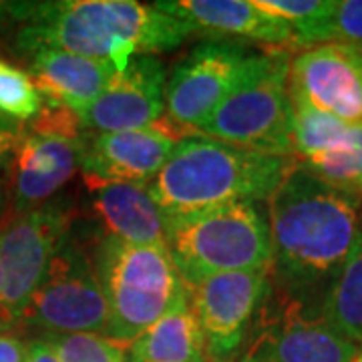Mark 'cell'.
<instances>
[{
  "mask_svg": "<svg viewBox=\"0 0 362 362\" xmlns=\"http://www.w3.org/2000/svg\"><path fill=\"white\" fill-rule=\"evenodd\" d=\"M272 282L284 296L316 292L334 282L362 233V199L316 180L304 168L290 171L268 199Z\"/></svg>",
  "mask_w": 362,
  "mask_h": 362,
  "instance_id": "cell-1",
  "label": "cell"
},
{
  "mask_svg": "<svg viewBox=\"0 0 362 362\" xmlns=\"http://www.w3.org/2000/svg\"><path fill=\"white\" fill-rule=\"evenodd\" d=\"M18 49H57L125 71L135 54L177 49L192 28L156 4L135 0L16 2Z\"/></svg>",
  "mask_w": 362,
  "mask_h": 362,
  "instance_id": "cell-2",
  "label": "cell"
},
{
  "mask_svg": "<svg viewBox=\"0 0 362 362\" xmlns=\"http://www.w3.org/2000/svg\"><path fill=\"white\" fill-rule=\"evenodd\" d=\"M298 165L296 157L259 153L204 135L175 143L149 192L165 226L233 202H262Z\"/></svg>",
  "mask_w": 362,
  "mask_h": 362,
  "instance_id": "cell-3",
  "label": "cell"
},
{
  "mask_svg": "<svg viewBox=\"0 0 362 362\" xmlns=\"http://www.w3.org/2000/svg\"><path fill=\"white\" fill-rule=\"evenodd\" d=\"M93 266L107 304L105 337L123 349L187 292L168 246H135L105 235L97 244Z\"/></svg>",
  "mask_w": 362,
  "mask_h": 362,
  "instance_id": "cell-4",
  "label": "cell"
},
{
  "mask_svg": "<svg viewBox=\"0 0 362 362\" xmlns=\"http://www.w3.org/2000/svg\"><path fill=\"white\" fill-rule=\"evenodd\" d=\"M168 250L183 284L216 274L272 268V238L254 202L211 207L165 226Z\"/></svg>",
  "mask_w": 362,
  "mask_h": 362,
  "instance_id": "cell-5",
  "label": "cell"
},
{
  "mask_svg": "<svg viewBox=\"0 0 362 362\" xmlns=\"http://www.w3.org/2000/svg\"><path fill=\"white\" fill-rule=\"evenodd\" d=\"M290 52H252L246 75L197 135L259 153L294 157V111L288 93Z\"/></svg>",
  "mask_w": 362,
  "mask_h": 362,
  "instance_id": "cell-6",
  "label": "cell"
},
{
  "mask_svg": "<svg viewBox=\"0 0 362 362\" xmlns=\"http://www.w3.org/2000/svg\"><path fill=\"white\" fill-rule=\"evenodd\" d=\"M21 322L39 328L42 334L105 332L107 304L97 272L71 235L52 258Z\"/></svg>",
  "mask_w": 362,
  "mask_h": 362,
  "instance_id": "cell-7",
  "label": "cell"
},
{
  "mask_svg": "<svg viewBox=\"0 0 362 362\" xmlns=\"http://www.w3.org/2000/svg\"><path fill=\"white\" fill-rule=\"evenodd\" d=\"M69 233L71 211L51 202L0 223L2 304L16 324Z\"/></svg>",
  "mask_w": 362,
  "mask_h": 362,
  "instance_id": "cell-8",
  "label": "cell"
},
{
  "mask_svg": "<svg viewBox=\"0 0 362 362\" xmlns=\"http://www.w3.org/2000/svg\"><path fill=\"white\" fill-rule=\"evenodd\" d=\"M252 52L238 42H199L165 83V111L177 139L194 137L246 75Z\"/></svg>",
  "mask_w": 362,
  "mask_h": 362,
  "instance_id": "cell-9",
  "label": "cell"
},
{
  "mask_svg": "<svg viewBox=\"0 0 362 362\" xmlns=\"http://www.w3.org/2000/svg\"><path fill=\"white\" fill-rule=\"evenodd\" d=\"M270 270L226 272L187 288L209 361L228 362L244 344L250 324L270 296Z\"/></svg>",
  "mask_w": 362,
  "mask_h": 362,
  "instance_id": "cell-10",
  "label": "cell"
},
{
  "mask_svg": "<svg viewBox=\"0 0 362 362\" xmlns=\"http://www.w3.org/2000/svg\"><path fill=\"white\" fill-rule=\"evenodd\" d=\"M290 101L362 125V45H318L296 52L288 73Z\"/></svg>",
  "mask_w": 362,
  "mask_h": 362,
  "instance_id": "cell-11",
  "label": "cell"
},
{
  "mask_svg": "<svg viewBox=\"0 0 362 362\" xmlns=\"http://www.w3.org/2000/svg\"><path fill=\"white\" fill-rule=\"evenodd\" d=\"M259 318L242 362H354L358 346L320 316L304 314L302 302L284 296Z\"/></svg>",
  "mask_w": 362,
  "mask_h": 362,
  "instance_id": "cell-12",
  "label": "cell"
},
{
  "mask_svg": "<svg viewBox=\"0 0 362 362\" xmlns=\"http://www.w3.org/2000/svg\"><path fill=\"white\" fill-rule=\"evenodd\" d=\"M165 83L168 71L157 57H133L101 97L78 113L83 129L119 133L156 125L165 111Z\"/></svg>",
  "mask_w": 362,
  "mask_h": 362,
  "instance_id": "cell-13",
  "label": "cell"
},
{
  "mask_svg": "<svg viewBox=\"0 0 362 362\" xmlns=\"http://www.w3.org/2000/svg\"><path fill=\"white\" fill-rule=\"evenodd\" d=\"M177 139L159 123L145 129L99 133L85 141L81 171L87 187L149 183L165 165Z\"/></svg>",
  "mask_w": 362,
  "mask_h": 362,
  "instance_id": "cell-14",
  "label": "cell"
},
{
  "mask_svg": "<svg viewBox=\"0 0 362 362\" xmlns=\"http://www.w3.org/2000/svg\"><path fill=\"white\" fill-rule=\"evenodd\" d=\"M85 137L40 135L25 131L11 163L14 214L30 211L51 202L81 169Z\"/></svg>",
  "mask_w": 362,
  "mask_h": 362,
  "instance_id": "cell-15",
  "label": "cell"
},
{
  "mask_svg": "<svg viewBox=\"0 0 362 362\" xmlns=\"http://www.w3.org/2000/svg\"><path fill=\"white\" fill-rule=\"evenodd\" d=\"M163 13L185 23L192 33H206L216 40L246 39L262 42L268 49L292 52V26L262 13L250 0H177L156 2Z\"/></svg>",
  "mask_w": 362,
  "mask_h": 362,
  "instance_id": "cell-16",
  "label": "cell"
},
{
  "mask_svg": "<svg viewBox=\"0 0 362 362\" xmlns=\"http://www.w3.org/2000/svg\"><path fill=\"white\" fill-rule=\"evenodd\" d=\"M113 75L115 66L105 61L57 49L30 52L28 77L42 101L63 105L77 113L101 97Z\"/></svg>",
  "mask_w": 362,
  "mask_h": 362,
  "instance_id": "cell-17",
  "label": "cell"
},
{
  "mask_svg": "<svg viewBox=\"0 0 362 362\" xmlns=\"http://www.w3.org/2000/svg\"><path fill=\"white\" fill-rule=\"evenodd\" d=\"M93 209L107 233L135 246H168V230L149 183H103L90 187Z\"/></svg>",
  "mask_w": 362,
  "mask_h": 362,
  "instance_id": "cell-18",
  "label": "cell"
},
{
  "mask_svg": "<svg viewBox=\"0 0 362 362\" xmlns=\"http://www.w3.org/2000/svg\"><path fill=\"white\" fill-rule=\"evenodd\" d=\"M131 362H207L206 342L187 292L129 346Z\"/></svg>",
  "mask_w": 362,
  "mask_h": 362,
  "instance_id": "cell-19",
  "label": "cell"
},
{
  "mask_svg": "<svg viewBox=\"0 0 362 362\" xmlns=\"http://www.w3.org/2000/svg\"><path fill=\"white\" fill-rule=\"evenodd\" d=\"M320 318L362 346V233L334 282L324 292Z\"/></svg>",
  "mask_w": 362,
  "mask_h": 362,
  "instance_id": "cell-20",
  "label": "cell"
},
{
  "mask_svg": "<svg viewBox=\"0 0 362 362\" xmlns=\"http://www.w3.org/2000/svg\"><path fill=\"white\" fill-rule=\"evenodd\" d=\"M316 180L338 192L361 197L362 185V125L352 127L344 141L300 163ZM362 199V197H361Z\"/></svg>",
  "mask_w": 362,
  "mask_h": 362,
  "instance_id": "cell-21",
  "label": "cell"
},
{
  "mask_svg": "<svg viewBox=\"0 0 362 362\" xmlns=\"http://www.w3.org/2000/svg\"><path fill=\"white\" fill-rule=\"evenodd\" d=\"M330 42L362 45V0H332L328 13L294 35L292 51Z\"/></svg>",
  "mask_w": 362,
  "mask_h": 362,
  "instance_id": "cell-22",
  "label": "cell"
},
{
  "mask_svg": "<svg viewBox=\"0 0 362 362\" xmlns=\"http://www.w3.org/2000/svg\"><path fill=\"white\" fill-rule=\"evenodd\" d=\"M294 111V157L298 163L337 147L350 135V125L310 105L292 101Z\"/></svg>",
  "mask_w": 362,
  "mask_h": 362,
  "instance_id": "cell-23",
  "label": "cell"
},
{
  "mask_svg": "<svg viewBox=\"0 0 362 362\" xmlns=\"http://www.w3.org/2000/svg\"><path fill=\"white\" fill-rule=\"evenodd\" d=\"M59 362H127L125 350L103 334H42Z\"/></svg>",
  "mask_w": 362,
  "mask_h": 362,
  "instance_id": "cell-24",
  "label": "cell"
},
{
  "mask_svg": "<svg viewBox=\"0 0 362 362\" xmlns=\"http://www.w3.org/2000/svg\"><path fill=\"white\" fill-rule=\"evenodd\" d=\"M42 97L28 73L0 59V115L14 123H25L37 115Z\"/></svg>",
  "mask_w": 362,
  "mask_h": 362,
  "instance_id": "cell-25",
  "label": "cell"
},
{
  "mask_svg": "<svg viewBox=\"0 0 362 362\" xmlns=\"http://www.w3.org/2000/svg\"><path fill=\"white\" fill-rule=\"evenodd\" d=\"M262 13L276 16L292 26V33L306 28L330 11L332 0H256Z\"/></svg>",
  "mask_w": 362,
  "mask_h": 362,
  "instance_id": "cell-26",
  "label": "cell"
},
{
  "mask_svg": "<svg viewBox=\"0 0 362 362\" xmlns=\"http://www.w3.org/2000/svg\"><path fill=\"white\" fill-rule=\"evenodd\" d=\"M21 135H23V127L18 123L0 115V163L8 156H13L21 141Z\"/></svg>",
  "mask_w": 362,
  "mask_h": 362,
  "instance_id": "cell-27",
  "label": "cell"
},
{
  "mask_svg": "<svg viewBox=\"0 0 362 362\" xmlns=\"http://www.w3.org/2000/svg\"><path fill=\"white\" fill-rule=\"evenodd\" d=\"M28 344L11 332H0V362H26Z\"/></svg>",
  "mask_w": 362,
  "mask_h": 362,
  "instance_id": "cell-28",
  "label": "cell"
},
{
  "mask_svg": "<svg viewBox=\"0 0 362 362\" xmlns=\"http://www.w3.org/2000/svg\"><path fill=\"white\" fill-rule=\"evenodd\" d=\"M26 362H59V358H57V354L52 352L51 346L42 338H37V340L28 342Z\"/></svg>",
  "mask_w": 362,
  "mask_h": 362,
  "instance_id": "cell-29",
  "label": "cell"
},
{
  "mask_svg": "<svg viewBox=\"0 0 362 362\" xmlns=\"http://www.w3.org/2000/svg\"><path fill=\"white\" fill-rule=\"evenodd\" d=\"M16 322L13 320V316L6 312L4 304H2V268H0V332H8Z\"/></svg>",
  "mask_w": 362,
  "mask_h": 362,
  "instance_id": "cell-30",
  "label": "cell"
},
{
  "mask_svg": "<svg viewBox=\"0 0 362 362\" xmlns=\"http://www.w3.org/2000/svg\"><path fill=\"white\" fill-rule=\"evenodd\" d=\"M14 21V2H0V23Z\"/></svg>",
  "mask_w": 362,
  "mask_h": 362,
  "instance_id": "cell-31",
  "label": "cell"
},
{
  "mask_svg": "<svg viewBox=\"0 0 362 362\" xmlns=\"http://www.w3.org/2000/svg\"><path fill=\"white\" fill-rule=\"evenodd\" d=\"M354 362H362V346H361V350H358V356H356V361Z\"/></svg>",
  "mask_w": 362,
  "mask_h": 362,
  "instance_id": "cell-32",
  "label": "cell"
},
{
  "mask_svg": "<svg viewBox=\"0 0 362 362\" xmlns=\"http://www.w3.org/2000/svg\"><path fill=\"white\" fill-rule=\"evenodd\" d=\"M228 362H242V361H228Z\"/></svg>",
  "mask_w": 362,
  "mask_h": 362,
  "instance_id": "cell-33",
  "label": "cell"
},
{
  "mask_svg": "<svg viewBox=\"0 0 362 362\" xmlns=\"http://www.w3.org/2000/svg\"><path fill=\"white\" fill-rule=\"evenodd\" d=\"M361 197H362V185H361Z\"/></svg>",
  "mask_w": 362,
  "mask_h": 362,
  "instance_id": "cell-34",
  "label": "cell"
}]
</instances>
